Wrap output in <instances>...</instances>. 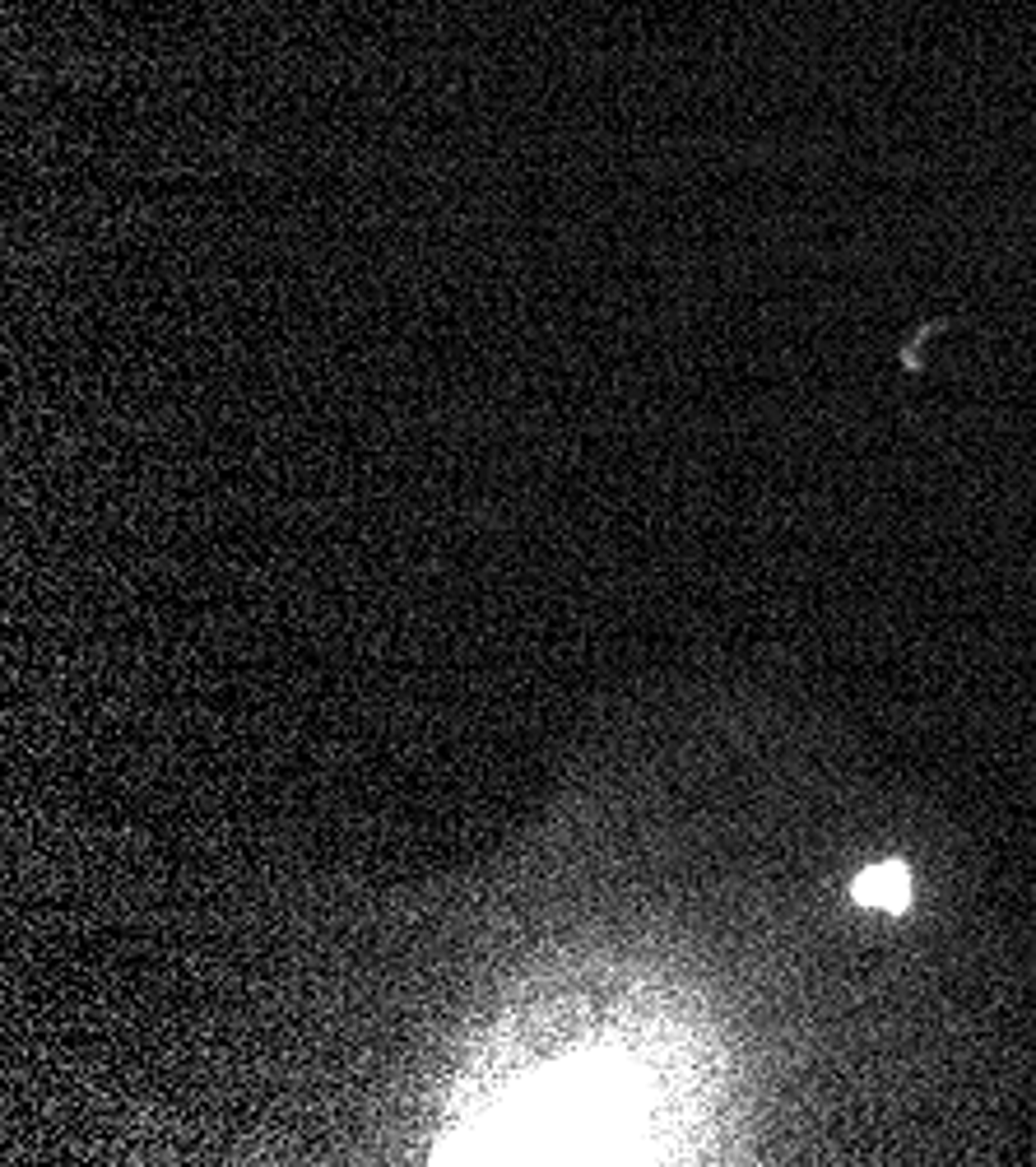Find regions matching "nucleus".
I'll return each mask as SVG.
<instances>
[{"instance_id": "1", "label": "nucleus", "mask_w": 1036, "mask_h": 1167, "mask_svg": "<svg viewBox=\"0 0 1036 1167\" xmlns=\"http://www.w3.org/2000/svg\"><path fill=\"white\" fill-rule=\"evenodd\" d=\"M851 898L860 907H874V912H906L911 907V870L902 861H878V866L855 875Z\"/></svg>"}]
</instances>
